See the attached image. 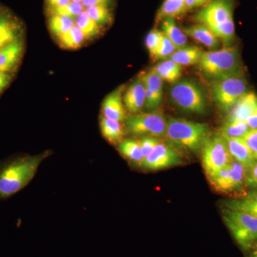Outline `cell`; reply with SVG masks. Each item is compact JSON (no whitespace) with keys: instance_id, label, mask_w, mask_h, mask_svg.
<instances>
[{"instance_id":"obj_42","label":"cell","mask_w":257,"mask_h":257,"mask_svg":"<svg viewBox=\"0 0 257 257\" xmlns=\"http://www.w3.org/2000/svg\"><path fill=\"white\" fill-rule=\"evenodd\" d=\"M110 0H82V4L84 8L96 5H107Z\"/></svg>"},{"instance_id":"obj_41","label":"cell","mask_w":257,"mask_h":257,"mask_svg":"<svg viewBox=\"0 0 257 257\" xmlns=\"http://www.w3.org/2000/svg\"><path fill=\"white\" fill-rule=\"evenodd\" d=\"M12 80L11 73L0 71V93L4 91Z\"/></svg>"},{"instance_id":"obj_12","label":"cell","mask_w":257,"mask_h":257,"mask_svg":"<svg viewBox=\"0 0 257 257\" xmlns=\"http://www.w3.org/2000/svg\"><path fill=\"white\" fill-rule=\"evenodd\" d=\"M23 23L10 10L0 15V47L22 37Z\"/></svg>"},{"instance_id":"obj_28","label":"cell","mask_w":257,"mask_h":257,"mask_svg":"<svg viewBox=\"0 0 257 257\" xmlns=\"http://www.w3.org/2000/svg\"><path fill=\"white\" fill-rule=\"evenodd\" d=\"M249 131L250 128L244 121L226 120L220 135L224 138L242 139Z\"/></svg>"},{"instance_id":"obj_30","label":"cell","mask_w":257,"mask_h":257,"mask_svg":"<svg viewBox=\"0 0 257 257\" xmlns=\"http://www.w3.org/2000/svg\"><path fill=\"white\" fill-rule=\"evenodd\" d=\"M85 11L89 18L94 20L100 28L109 25L112 22V14L107 5L89 7L85 8Z\"/></svg>"},{"instance_id":"obj_44","label":"cell","mask_w":257,"mask_h":257,"mask_svg":"<svg viewBox=\"0 0 257 257\" xmlns=\"http://www.w3.org/2000/svg\"><path fill=\"white\" fill-rule=\"evenodd\" d=\"M74 3H82V0H72Z\"/></svg>"},{"instance_id":"obj_7","label":"cell","mask_w":257,"mask_h":257,"mask_svg":"<svg viewBox=\"0 0 257 257\" xmlns=\"http://www.w3.org/2000/svg\"><path fill=\"white\" fill-rule=\"evenodd\" d=\"M174 104L181 109L196 114H204L206 101L202 89L195 82L189 79L177 81L170 91Z\"/></svg>"},{"instance_id":"obj_39","label":"cell","mask_w":257,"mask_h":257,"mask_svg":"<svg viewBox=\"0 0 257 257\" xmlns=\"http://www.w3.org/2000/svg\"><path fill=\"white\" fill-rule=\"evenodd\" d=\"M72 0H46L48 12L69 5Z\"/></svg>"},{"instance_id":"obj_23","label":"cell","mask_w":257,"mask_h":257,"mask_svg":"<svg viewBox=\"0 0 257 257\" xmlns=\"http://www.w3.org/2000/svg\"><path fill=\"white\" fill-rule=\"evenodd\" d=\"M203 52L196 47H185L176 51L168 59L181 66H190L199 63Z\"/></svg>"},{"instance_id":"obj_31","label":"cell","mask_w":257,"mask_h":257,"mask_svg":"<svg viewBox=\"0 0 257 257\" xmlns=\"http://www.w3.org/2000/svg\"><path fill=\"white\" fill-rule=\"evenodd\" d=\"M140 78L143 81L145 87L162 97V95H163V80L153 69H152L147 73L142 74Z\"/></svg>"},{"instance_id":"obj_4","label":"cell","mask_w":257,"mask_h":257,"mask_svg":"<svg viewBox=\"0 0 257 257\" xmlns=\"http://www.w3.org/2000/svg\"><path fill=\"white\" fill-rule=\"evenodd\" d=\"M207 125L184 119L170 118L167 121L166 138L171 143L197 152L207 137Z\"/></svg>"},{"instance_id":"obj_43","label":"cell","mask_w":257,"mask_h":257,"mask_svg":"<svg viewBox=\"0 0 257 257\" xmlns=\"http://www.w3.org/2000/svg\"><path fill=\"white\" fill-rule=\"evenodd\" d=\"M6 10L5 8H3V7L0 6V15L3 14V13Z\"/></svg>"},{"instance_id":"obj_27","label":"cell","mask_w":257,"mask_h":257,"mask_svg":"<svg viewBox=\"0 0 257 257\" xmlns=\"http://www.w3.org/2000/svg\"><path fill=\"white\" fill-rule=\"evenodd\" d=\"M86 37L80 29L74 25L68 32L59 38L61 46L68 50H76L82 46Z\"/></svg>"},{"instance_id":"obj_36","label":"cell","mask_w":257,"mask_h":257,"mask_svg":"<svg viewBox=\"0 0 257 257\" xmlns=\"http://www.w3.org/2000/svg\"><path fill=\"white\" fill-rule=\"evenodd\" d=\"M162 97L145 87V106L148 110H155L162 102Z\"/></svg>"},{"instance_id":"obj_45","label":"cell","mask_w":257,"mask_h":257,"mask_svg":"<svg viewBox=\"0 0 257 257\" xmlns=\"http://www.w3.org/2000/svg\"><path fill=\"white\" fill-rule=\"evenodd\" d=\"M252 257H257V251L254 253V254H253Z\"/></svg>"},{"instance_id":"obj_11","label":"cell","mask_w":257,"mask_h":257,"mask_svg":"<svg viewBox=\"0 0 257 257\" xmlns=\"http://www.w3.org/2000/svg\"><path fill=\"white\" fill-rule=\"evenodd\" d=\"M182 164V158L178 152L163 143L157 144L153 151L142 163L145 170L158 171L170 168Z\"/></svg>"},{"instance_id":"obj_14","label":"cell","mask_w":257,"mask_h":257,"mask_svg":"<svg viewBox=\"0 0 257 257\" xmlns=\"http://www.w3.org/2000/svg\"><path fill=\"white\" fill-rule=\"evenodd\" d=\"M123 91L124 87H119L106 96L102 104L103 116L118 121L126 119V112L122 103Z\"/></svg>"},{"instance_id":"obj_19","label":"cell","mask_w":257,"mask_h":257,"mask_svg":"<svg viewBox=\"0 0 257 257\" xmlns=\"http://www.w3.org/2000/svg\"><path fill=\"white\" fill-rule=\"evenodd\" d=\"M184 32L211 50L217 48L219 45V39L205 25L198 24L186 27L184 28Z\"/></svg>"},{"instance_id":"obj_18","label":"cell","mask_w":257,"mask_h":257,"mask_svg":"<svg viewBox=\"0 0 257 257\" xmlns=\"http://www.w3.org/2000/svg\"><path fill=\"white\" fill-rule=\"evenodd\" d=\"M225 207L229 210L239 211L257 217V189H253L241 197L226 201Z\"/></svg>"},{"instance_id":"obj_3","label":"cell","mask_w":257,"mask_h":257,"mask_svg":"<svg viewBox=\"0 0 257 257\" xmlns=\"http://www.w3.org/2000/svg\"><path fill=\"white\" fill-rule=\"evenodd\" d=\"M198 64L203 73L214 80L237 77L241 71L239 50L235 47L203 52Z\"/></svg>"},{"instance_id":"obj_24","label":"cell","mask_w":257,"mask_h":257,"mask_svg":"<svg viewBox=\"0 0 257 257\" xmlns=\"http://www.w3.org/2000/svg\"><path fill=\"white\" fill-rule=\"evenodd\" d=\"M187 0H165L157 15V21L167 18L175 19L186 13Z\"/></svg>"},{"instance_id":"obj_32","label":"cell","mask_w":257,"mask_h":257,"mask_svg":"<svg viewBox=\"0 0 257 257\" xmlns=\"http://www.w3.org/2000/svg\"><path fill=\"white\" fill-rule=\"evenodd\" d=\"M84 10V8L82 3L71 2L69 5L62 7V8L52 10V11L49 12V13H50V15H55L67 17V18L72 19V20L75 21V19L77 18Z\"/></svg>"},{"instance_id":"obj_2","label":"cell","mask_w":257,"mask_h":257,"mask_svg":"<svg viewBox=\"0 0 257 257\" xmlns=\"http://www.w3.org/2000/svg\"><path fill=\"white\" fill-rule=\"evenodd\" d=\"M47 154L20 157L0 168V198L9 197L25 188L36 175Z\"/></svg>"},{"instance_id":"obj_20","label":"cell","mask_w":257,"mask_h":257,"mask_svg":"<svg viewBox=\"0 0 257 257\" xmlns=\"http://www.w3.org/2000/svg\"><path fill=\"white\" fill-rule=\"evenodd\" d=\"M99 124L101 135L109 143L119 144L120 142L122 141L125 133L121 121L109 119L102 116H101Z\"/></svg>"},{"instance_id":"obj_15","label":"cell","mask_w":257,"mask_h":257,"mask_svg":"<svg viewBox=\"0 0 257 257\" xmlns=\"http://www.w3.org/2000/svg\"><path fill=\"white\" fill-rule=\"evenodd\" d=\"M123 102L130 113L137 114L145 104V87L141 79L134 81L125 92Z\"/></svg>"},{"instance_id":"obj_40","label":"cell","mask_w":257,"mask_h":257,"mask_svg":"<svg viewBox=\"0 0 257 257\" xmlns=\"http://www.w3.org/2000/svg\"><path fill=\"white\" fill-rule=\"evenodd\" d=\"M210 0H187L186 1V12L196 9L198 8H202L207 4Z\"/></svg>"},{"instance_id":"obj_9","label":"cell","mask_w":257,"mask_h":257,"mask_svg":"<svg viewBox=\"0 0 257 257\" xmlns=\"http://www.w3.org/2000/svg\"><path fill=\"white\" fill-rule=\"evenodd\" d=\"M247 83L241 76L214 80L213 96L223 111H230L240 98L248 92Z\"/></svg>"},{"instance_id":"obj_13","label":"cell","mask_w":257,"mask_h":257,"mask_svg":"<svg viewBox=\"0 0 257 257\" xmlns=\"http://www.w3.org/2000/svg\"><path fill=\"white\" fill-rule=\"evenodd\" d=\"M23 52L24 42L22 37L0 47V71L11 73L20 63Z\"/></svg>"},{"instance_id":"obj_37","label":"cell","mask_w":257,"mask_h":257,"mask_svg":"<svg viewBox=\"0 0 257 257\" xmlns=\"http://www.w3.org/2000/svg\"><path fill=\"white\" fill-rule=\"evenodd\" d=\"M242 140L249 149L255 160H257V128L250 130Z\"/></svg>"},{"instance_id":"obj_5","label":"cell","mask_w":257,"mask_h":257,"mask_svg":"<svg viewBox=\"0 0 257 257\" xmlns=\"http://www.w3.org/2000/svg\"><path fill=\"white\" fill-rule=\"evenodd\" d=\"M223 219L238 244L247 250L257 241V217L224 209Z\"/></svg>"},{"instance_id":"obj_16","label":"cell","mask_w":257,"mask_h":257,"mask_svg":"<svg viewBox=\"0 0 257 257\" xmlns=\"http://www.w3.org/2000/svg\"><path fill=\"white\" fill-rule=\"evenodd\" d=\"M224 138L227 144L230 155L233 160L241 164L247 172L256 161L248 147L242 139Z\"/></svg>"},{"instance_id":"obj_6","label":"cell","mask_w":257,"mask_h":257,"mask_svg":"<svg viewBox=\"0 0 257 257\" xmlns=\"http://www.w3.org/2000/svg\"><path fill=\"white\" fill-rule=\"evenodd\" d=\"M202 150L203 168L207 178L234 160L230 155L226 140L220 134L207 137Z\"/></svg>"},{"instance_id":"obj_33","label":"cell","mask_w":257,"mask_h":257,"mask_svg":"<svg viewBox=\"0 0 257 257\" xmlns=\"http://www.w3.org/2000/svg\"><path fill=\"white\" fill-rule=\"evenodd\" d=\"M163 36L164 34L162 33V32L159 31L157 29H154L147 35L146 46L152 57H155L156 55L157 51L158 50L159 47L162 43Z\"/></svg>"},{"instance_id":"obj_35","label":"cell","mask_w":257,"mask_h":257,"mask_svg":"<svg viewBox=\"0 0 257 257\" xmlns=\"http://www.w3.org/2000/svg\"><path fill=\"white\" fill-rule=\"evenodd\" d=\"M138 141L140 143V149H141L143 160L152 153L157 144L160 143V140L158 139L150 136L143 137Z\"/></svg>"},{"instance_id":"obj_29","label":"cell","mask_w":257,"mask_h":257,"mask_svg":"<svg viewBox=\"0 0 257 257\" xmlns=\"http://www.w3.org/2000/svg\"><path fill=\"white\" fill-rule=\"evenodd\" d=\"M74 22L83 32L86 39L93 38L100 33V27L89 18L85 10L75 19Z\"/></svg>"},{"instance_id":"obj_1","label":"cell","mask_w":257,"mask_h":257,"mask_svg":"<svg viewBox=\"0 0 257 257\" xmlns=\"http://www.w3.org/2000/svg\"><path fill=\"white\" fill-rule=\"evenodd\" d=\"M234 10V0H210L196 13L194 20L229 45L235 35Z\"/></svg>"},{"instance_id":"obj_8","label":"cell","mask_w":257,"mask_h":257,"mask_svg":"<svg viewBox=\"0 0 257 257\" xmlns=\"http://www.w3.org/2000/svg\"><path fill=\"white\" fill-rule=\"evenodd\" d=\"M167 121L162 111L155 110L128 116L126 119V127L135 136L163 138L167 133Z\"/></svg>"},{"instance_id":"obj_38","label":"cell","mask_w":257,"mask_h":257,"mask_svg":"<svg viewBox=\"0 0 257 257\" xmlns=\"http://www.w3.org/2000/svg\"><path fill=\"white\" fill-rule=\"evenodd\" d=\"M246 184L250 188L257 189V160L246 172Z\"/></svg>"},{"instance_id":"obj_22","label":"cell","mask_w":257,"mask_h":257,"mask_svg":"<svg viewBox=\"0 0 257 257\" xmlns=\"http://www.w3.org/2000/svg\"><path fill=\"white\" fill-rule=\"evenodd\" d=\"M152 69L167 82L176 83L182 75V66L170 59L162 61Z\"/></svg>"},{"instance_id":"obj_10","label":"cell","mask_w":257,"mask_h":257,"mask_svg":"<svg viewBox=\"0 0 257 257\" xmlns=\"http://www.w3.org/2000/svg\"><path fill=\"white\" fill-rule=\"evenodd\" d=\"M246 172L241 164L233 160L229 165L207 179L216 192L230 193L243 188L246 184Z\"/></svg>"},{"instance_id":"obj_25","label":"cell","mask_w":257,"mask_h":257,"mask_svg":"<svg viewBox=\"0 0 257 257\" xmlns=\"http://www.w3.org/2000/svg\"><path fill=\"white\" fill-rule=\"evenodd\" d=\"M118 150L125 158L141 166L143 157L138 140L134 139L123 140L118 145Z\"/></svg>"},{"instance_id":"obj_34","label":"cell","mask_w":257,"mask_h":257,"mask_svg":"<svg viewBox=\"0 0 257 257\" xmlns=\"http://www.w3.org/2000/svg\"><path fill=\"white\" fill-rule=\"evenodd\" d=\"M177 50V49L176 48L175 45L167 37L164 35L162 43H161L160 46L159 47L158 50L157 51L156 55H155L154 58L157 59V60L169 58Z\"/></svg>"},{"instance_id":"obj_26","label":"cell","mask_w":257,"mask_h":257,"mask_svg":"<svg viewBox=\"0 0 257 257\" xmlns=\"http://www.w3.org/2000/svg\"><path fill=\"white\" fill-rule=\"evenodd\" d=\"M75 25L72 19L61 15H50L49 19V28L51 32L57 38L65 35Z\"/></svg>"},{"instance_id":"obj_21","label":"cell","mask_w":257,"mask_h":257,"mask_svg":"<svg viewBox=\"0 0 257 257\" xmlns=\"http://www.w3.org/2000/svg\"><path fill=\"white\" fill-rule=\"evenodd\" d=\"M162 23V33L175 45L177 50L187 47V37L176 25L175 19H165Z\"/></svg>"},{"instance_id":"obj_17","label":"cell","mask_w":257,"mask_h":257,"mask_svg":"<svg viewBox=\"0 0 257 257\" xmlns=\"http://www.w3.org/2000/svg\"><path fill=\"white\" fill-rule=\"evenodd\" d=\"M257 106V96L254 93L247 92L236 101L230 109L229 121H244L252 114Z\"/></svg>"}]
</instances>
